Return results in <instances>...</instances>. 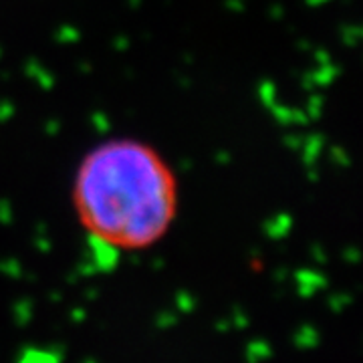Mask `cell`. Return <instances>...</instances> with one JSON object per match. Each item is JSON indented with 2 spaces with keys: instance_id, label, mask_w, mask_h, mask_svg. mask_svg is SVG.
<instances>
[{
  "instance_id": "6da1fadb",
  "label": "cell",
  "mask_w": 363,
  "mask_h": 363,
  "mask_svg": "<svg viewBox=\"0 0 363 363\" xmlns=\"http://www.w3.org/2000/svg\"><path fill=\"white\" fill-rule=\"evenodd\" d=\"M73 208L93 242L121 252L157 245L178 214V182L154 147L133 140L91 150L73 184Z\"/></svg>"
}]
</instances>
